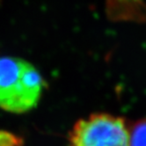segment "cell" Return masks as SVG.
I'll return each instance as SVG.
<instances>
[{"label": "cell", "mask_w": 146, "mask_h": 146, "mask_svg": "<svg viewBox=\"0 0 146 146\" xmlns=\"http://www.w3.org/2000/svg\"><path fill=\"white\" fill-rule=\"evenodd\" d=\"M129 132V146H146V118L134 122Z\"/></svg>", "instance_id": "3"}, {"label": "cell", "mask_w": 146, "mask_h": 146, "mask_svg": "<svg viewBox=\"0 0 146 146\" xmlns=\"http://www.w3.org/2000/svg\"><path fill=\"white\" fill-rule=\"evenodd\" d=\"M69 146H129L126 121L106 113L78 120L69 135Z\"/></svg>", "instance_id": "2"}, {"label": "cell", "mask_w": 146, "mask_h": 146, "mask_svg": "<svg viewBox=\"0 0 146 146\" xmlns=\"http://www.w3.org/2000/svg\"><path fill=\"white\" fill-rule=\"evenodd\" d=\"M44 80L29 62L16 57L0 58V108L21 113L35 108Z\"/></svg>", "instance_id": "1"}, {"label": "cell", "mask_w": 146, "mask_h": 146, "mask_svg": "<svg viewBox=\"0 0 146 146\" xmlns=\"http://www.w3.org/2000/svg\"><path fill=\"white\" fill-rule=\"evenodd\" d=\"M23 138L13 132L0 129V146H23Z\"/></svg>", "instance_id": "4"}]
</instances>
